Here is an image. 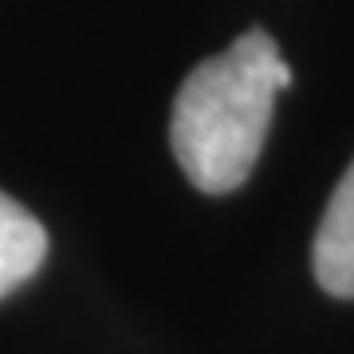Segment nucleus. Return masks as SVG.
I'll return each mask as SVG.
<instances>
[{
	"label": "nucleus",
	"mask_w": 354,
	"mask_h": 354,
	"mask_svg": "<svg viewBox=\"0 0 354 354\" xmlns=\"http://www.w3.org/2000/svg\"><path fill=\"white\" fill-rule=\"evenodd\" d=\"M276 39L264 28L244 32L232 48L185 75L169 114V146L201 193L241 189L260 162L276 95L291 87Z\"/></svg>",
	"instance_id": "obj_1"
},
{
	"label": "nucleus",
	"mask_w": 354,
	"mask_h": 354,
	"mask_svg": "<svg viewBox=\"0 0 354 354\" xmlns=\"http://www.w3.org/2000/svg\"><path fill=\"white\" fill-rule=\"evenodd\" d=\"M311 268H315L319 288L354 299V162L339 177L330 193L323 221L315 228V248H311Z\"/></svg>",
	"instance_id": "obj_2"
},
{
	"label": "nucleus",
	"mask_w": 354,
	"mask_h": 354,
	"mask_svg": "<svg viewBox=\"0 0 354 354\" xmlns=\"http://www.w3.org/2000/svg\"><path fill=\"white\" fill-rule=\"evenodd\" d=\"M48 260V232L20 201L0 193V299L24 288Z\"/></svg>",
	"instance_id": "obj_3"
}]
</instances>
